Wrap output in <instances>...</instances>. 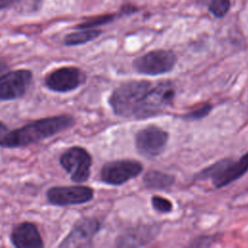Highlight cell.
<instances>
[{
	"label": "cell",
	"instance_id": "7c38bea8",
	"mask_svg": "<svg viewBox=\"0 0 248 248\" xmlns=\"http://www.w3.org/2000/svg\"><path fill=\"white\" fill-rule=\"evenodd\" d=\"M12 244L16 248H42L45 246L37 226L22 222L14 227L10 234Z\"/></svg>",
	"mask_w": 248,
	"mask_h": 248
},
{
	"label": "cell",
	"instance_id": "ba28073f",
	"mask_svg": "<svg viewBox=\"0 0 248 248\" xmlns=\"http://www.w3.org/2000/svg\"><path fill=\"white\" fill-rule=\"evenodd\" d=\"M46 197L47 202L53 205L82 204L93 199L94 191L92 188L83 185L54 186L46 191Z\"/></svg>",
	"mask_w": 248,
	"mask_h": 248
},
{
	"label": "cell",
	"instance_id": "603a6c76",
	"mask_svg": "<svg viewBox=\"0 0 248 248\" xmlns=\"http://www.w3.org/2000/svg\"><path fill=\"white\" fill-rule=\"evenodd\" d=\"M6 69H7V65L4 64V63H2V62H0V75L3 74Z\"/></svg>",
	"mask_w": 248,
	"mask_h": 248
},
{
	"label": "cell",
	"instance_id": "7402d4cb",
	"mask_svg": "<svg viewBox=\"0 0 248 248\" xmlns=\"http://www.w3.org/2000/svg\"><path fill=\"white\" fill-rule=\"evenodd\" d=\"M7 131H8L7 126L2 121H0V136L2 137L4 134L7 133Z\"/></svg>",
	"mask_w": 248,
	"mask_h": 248
},
{
	"label": "cell",
	"instance_id": "9a60e30c",
	"mask_svg": "<svg viewBox=\"0 0 248 248\" xmlns=\"http://www.w3.org/2000/svg\"><path fill=\"white\" fill-rule=\"evenodd\" d=\"M102 31L97 29H84L82 31L70 33L65 36L64 44L66 46H78L90 42L101 35Z\"/></svg>",
	"mask_w": 248,
	"mask_h": 248
},
{
	"label": "cell",
	"instance_id": "52a82bcc",
	"mask_svg": "<svg viewBox=\"0 0 248 248\" xmlns=\"http://www.w3.org/2000/svg\"><path fill=\"white\" fill-rule=\"evenodd\" d=\"M86 80L84 72L74 66L52 70L45 77V85L51 91L66 93L81 86Z\"/></svg>",
	"mask_w": 248,
	"mask_h": 248
},
{
	"label": "cell",
	"instance_id": "277c9868",
	"mask_svg": "<svg viewBox=\"0 0 248 248\" xmlns=\"http://www.w3.org/2000/svg\"><path fill=\"white\" fill-rule=\"evenodd\" d=\"M177 58L173 51L167 49H156L149 51L133 61L136 72L146 76H158L170 72Z\"/></svg>",
	"mask_w": 248,
	"mask_h": 248
},
{
	"label": "cell",
	"instance_id": "6da1fadb",
	"mask_svg": "<svg viewBox=\"0 0 248 248\" xmlns=\"http://www.w3.org/2000/svg\"><path fill=\"white\" fill-rule=\"evenodd\" d=\"M175 89L170 81L130 80L116 87L108 98L112 111L121 117L144 119L171 107Z\"/></svg>",
	"mask_w": 248,
	"mask_h": 248
},
{
	"label": "cell",
	"instance_id": "8fae6325",
	"mask_svg": "<svg viewBox=\"0 0 248 248\" xmlns=\"http://www.w3.org/2000/svg\"><path fill=\"white\" fill-rule=\"evenodd\" d=\"M169 134L162 128L150 125L140 130L136 135V147L145 157L159 156L165 149Z\"/></svg>",
	"mask_w": 248,
	"mask_h": 248
},
{
	"label": "cell",
	"instance_id": "ac0fdd59",
	"mask_svg": "<svg viewBox=\"0 0 248 248\" xmlns=\"http://www.w3.org/2000/svg\"><path fill=\"white\" fill-rule=\"evenodd\" d=\"M152 206L155 210L162 212V213H168L172 210V203L170 200L165 199L160 196H154L151 200Z\"/></svg>",
	"mask_w": 248,
	"mask_h": 248
},
{
	"label": "cell",
	"instance_id": "8992f818",
	"mask_svg": "<svg viewBox=\"0 0 248 248\" xmlns=\"http://www.w3.org/2000/svg\"><path fill=\"white\" fill-rule=\"evenodd\" d=\"M140 162L131 159L115 160L106 163L100 171L101 180L108 185L118 186L137 177L142 171Z\"/></svg>",
	"mask_w": 248,
	"mask_h": 248
},
{
	"label": "cell",
	"instance_id": "9c48e42d",
	"mask_svg": "<svg viewBox=\"0 0 248 248\" xmlns=\"http://www.w3.org/2000/svg\"><path fill=\"white\" fill-rule=\"evenodd\" d=\"M32 72L18 69L0 75V101H11L22 97L32 81Z\"/></svg>",
	"mask_w": 248,
	"mask_h": 248
},
{
	"label": "cell",
	"instance_id": "5bb4252c",
	"mask_svg": "<svg viewBox=\"0 0 248 248\" xmlns=\"http://www.w3.org/2000/svg\"><path fill=\"white\" fill-rule=\"evenodd\" d=\"M174 180L173 175L161 170H149L142 179L145 187L151 190H167L173 185Z\"/></svg>",
	"mask_w": 248,
	"mask_h": 248
},
{
	"label": "cell",
	"instance_id": "44dd1931",
	"mask_svg": "<svg viewBox=\"0 0 248 248\" xmlns=\"http://www.w3.org/2000/svg\"><path fill=\"white\" fill-rule=\"evenodd\" d=\"M18 0H0V10L4 9L8 6H11L12 4L17 2Z\"/></svg>",
	"mask_w": 248,
	"mask_h": 248
},
{
	"label": "cell",
	"instance_id": "5b68a950",
	"mask_svg": "<svg viewBox=\"0 0 248 248\" xmlns=\"http://www.w3.org/2000/svg\"><path fill=\"white\" fill-rule=\"evenodd\" d=\"M59 163L70 174L74 182H84L90 175L92 157L89 152L81 146H72L66 149L61 154Z\"/></svg>",
	"mask_w": 248,
	"mask_h": 248
},
{
	"label": "cell",
	"instance_id": "7a4b0ae2",
	"mask_svg": "<svg viewBox=\"0 0 248 248\" xmlns=\"http://www.w3.org/2000/svg\"><path fill=\"white\" fill-rule=\"evenodd\" d=\"M74 124L75 118L70 114L41 118L4 134L0 138V146L5 148L24 147L59 134Z\"/></svg>",
	"mask_w": 248,
	"mask_h": 248
},
{
	"label": "cell",
	"instance_id": "2e32d148",
	"mask_svg": "<svg viewBox=\"0 0 248 248\" xmlns=\"http://www.w3.org/2000/svg\"><path fill=\"white\" fill-rule=\"evenodd\" d=\"M212 109V105L209 103H205L200 107H198L197 108L185 113L182 118L186 119V120H197V119H201L205 117Z\"/></svg>",
	"mask_w": 248,
	"mask_h": 248
},
{
	"label": "cell",
	"instance_id": "d6986e66",
	"mask_svg": "<svg viewBox=\"0 0 248 248\" xmlns=\"http://www.w3.org/2000/svg\"><path fill=\"white\" fill-rule=\"evenodd\" d=\"M114 16L113 15H106V16H101L98 17H94L92 19H89L79 25L77 26V28L78 29H89L92 27H96L105 23H108L109 21H111L113 19Z\"/></svg>",
	"mask_w": 248,
	"mask_h": 248
},
{
	"label": "cell",
	"instance_id": "e0dca14e",
	"mask_svg": "<svg viewBox=\"0 0 248 248\" xmlns=\"http://www.w3.org/2000/svg\"><path fill=\"white\" fill-rule=\"evenodd\" d=\"M230 9V0H211L209 11L217 17L225 16Z\"/></svg>",
	"mask_w": 248,
	"mask_h": 248
},
{
	"label": "cell",
	"instance_id": "3957f363",
	"mask_svg": "<svg viewBox=\"0 0 248 248\" xmlns=\"http://www.w3.org/2000/svg\"><path fill=\"white\" fill-rule=\"evenodd\" d=\"M248 170V152L238 160L226 158L202 170L197 179L210 178L215 188H222L241 177Z\"/></svg>",
	"mask_w": 248,
	"mask_h": 248
},
{
	"label": "cell",
	"instance_id": "30bf717a",
	"mask_svg": "<svg viewBox=\"0 0 248 248\" xmlns=\"http://www.w3.org/2000/svg\"><path fill=\"white\" fill-rule=\"evenodd\" d=\"M101 229V222L95 217H83L76 222L70 232L59 244L62 248L92 246L94 236Z\"/></svg>",
	"mask_w": 248,
	"mask_h": 248
},
{
	"label": "cell",
	"instance_id": "ffe728a7",
	"mask_svg": "<svg viewBox=\"0 0 248 248\" xmlns=\"http://www.w3.org/2000/svg\"><path fill=\"white\" fill-rule=\"evenodd\" d=\"M213 237L203 236L202 238H197L195 242L192 244V246H209L212 244Z\"/></svg>",
	"mask_w": 248,
	"mask_h": 248
},
{
	"label": "cell",
	"instance_id": "4fadbf2b",
	"mask_svg": "<svg viewBox=\"0 0 248 248\" xmlns=\"http://www.w3.org/2000/svg\"><path fill=\"white\" fill-rule=\"evenodd\" d=\"M157 225L143 224L127 230L116 238L118 247H139L148 244L158 234Z\"/></svg>",
	"mask_w": 248,
	"mask_h": 248
}]
</instances>
